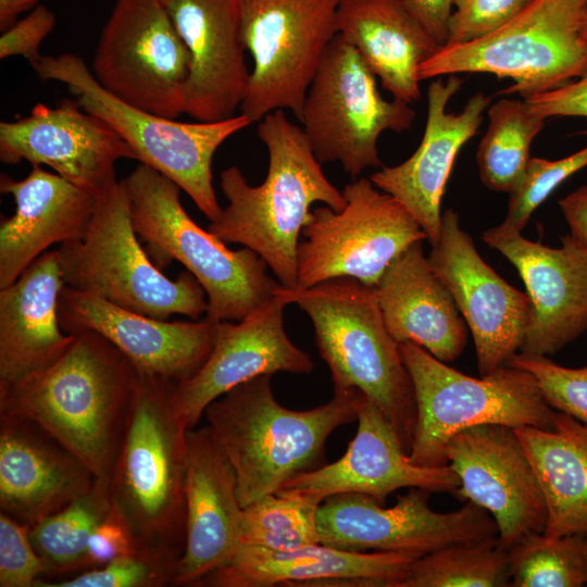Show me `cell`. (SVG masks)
Masks as SVG:
<instances>
[{"label":"cell","instance_id":"1","mask_svg":"<svg viewBox=\"0 0 587 587\" xmlns=\"http://www.w3.org/2000/svg\"><path fill=\"white\" fill-rule=\"evenodd\" d=\"M73 335L52 365L0 390V414L37 423L97 479L111 482L132 415L137 369L101 335Z\"/></svg>","mask_w":587,"mask_h":587},{"label":"cell","instance_id":"2","mask_svg":"<svg viewBox=\"0 0 587 587\" xmlns=\"http://www.w3.org/2000/svg\"><path fill=\"white\" fill-rule=\"evenodd\" d=\"M257 135L268 152V170L252 186L237 166L223 170L220 185L228 203L208 229L224 242L257 252L286 288L297 284L298 246L311 205L341 211L346 199L325 176L304 132L284 110L259 121Z\"/></svg>","mask_w":587,"mask_h":587},{"label":"cell","instance_id":"3","mask_svg":"<svg viewBox=\"0 0 587 587\" xmlns=\"http://www.w3.org/2000/svg\"><path fill=\"white\" fill-rule=\"evenodd\" d=\"M271 378L260 375L233 387L203 414L235 470L242 508L324 465L329 435L357 421L367 400L359 390L334 391L322 405L290 410L275 399Z\"/></svg>","mask_w":587,"mask_h":587},{"label":"cell","instance_id":"4","mask_svg":"<svg viewBox=\"0 0 587 587\" xmlns=\"http://www.w3.org/2000/svg\"><path fill=\"white\" fill-rule=\"evenodd\" d=\"M279 294L311 319L334 391H361L409 453L416 422L414 390L400 345L385 325L376 287L337 277L307 288L282 286Z\"/></svg>","mask_w":587,"mask_h":587},{"label":"cell","instance_id":"5","mask_svg":"<svg viewBox=\"0 0 587 587\" xmlns=\"http://www.w3.org/2000/svg\"><path fill=\"white\" fill-rule=\"evenodd\" d=\"M174 385L137 370L132 415L110 484L113 501L142 549L179 562L189 429L175 411Z\"/></svg>","mask_w":587,"mask_h":587},{"label":"cell","instance_id":"6","mask_svg":"<svg viewBox=\"0 0 587 587\" xmlns=\"http://www.w3.org/2000/svg\"><path fill=\"white\" fill-rule=\"evenodd\" d=\"M136 234L159 268L180 262L204 289L205 317L241 321L275 298L283 286L266 273V262L245 247L230 250L185 211L172 179L140 163L123 178Z\"/></svg>","mask_w":587,"mask_h":587},{"label":"cell","instance_id":"7","mask_svg":"<svg viewBox=\"0 0 587 587\" xmlns=\"http://www.w3.org/2000/svg\"><path fill=\"white\" fill-rule=\"evenodd\" d=\"M124 180L96 197L85 235L58 249L66 286L159 320L174 314L198 319L207 294L188 271L170 279L140 246Z\"/></svg>","mask_w":587,"mask_h":587},{"label":"cell","instance_id":"8","mask_svg":"<svg viewBox=\"0 0 587 587\" xmlns=\"http://www.w3.org/2000/svg\"><path fill=\"white\" fill-rule=\"evenodd\" d=\"M42 80L67 86L77 103L107 123L133 149L136 160L172 179L211 221L218 217L212 161L218 147L252 124L240 113L215 122L185 123L128 104L96 79L73 53L42 55L33 66Z\"/></svg>","mask_w":587,"mask_h":587},{"label":"cell","instance_id":"9","mask_svg":"<svg viewBox=\"0 0 587 587\" xmlns=\"http://www.w3.org/2000/svg\"><path fill=\"white\" fill-rule=\"evenodd\" d=\"M400 351L410 374L416 422L409 459L416 465H448L446 446L457 433L482 424L551 428L553 410L527 371L507 364L480 378L465 375L405 341Z\"/></svg>","mask_w":587,"mask_h":587},{"label":"cell","instance_id":"10","mask_svg":"<svg viewBox=\"0 0 587 587\" xmlns=\"http://www.w3.org/2000/svg\"><path fill=\"white\" fill-rule=\"evenodd\" d=\"M586 17L587 0H532L489 35L440 47L419 66L417 78L492 74L513 80L500 93L523 99L560 88L587 73Z\"/></svg>","mask_w":587,"mask_h":587},{"label":"cell","instance_id":"11","mask_svg":"<svg viewBox=\"0 0 587 587\" xmlns=\"http://www.w3.org/2000/svg\"><path fill=\"white\" fill-rule=\"evenodd\" d=\"M415 116L410 103L382 97L375 74L337 34L308 88L300 122L321 164L339 162L346 173L357 177L382 164L380 134L404 132Z\"/></svg>","mask_w":587,"mask_h":587},{"label":"cell","instance_id":"12","mask_svg":"<svg viewBox=\"0 0 587 587\" xmlns=\"http://www.w3.org/2000/svg\"><path fill=\"white\" fill-rule=\"evenodd\" d=\"M252 57L240 111L251 123L275 110L301 121L308 88L337 32L342 0H237Z\"/></svg>","mask_w":587,"mask_h":587},{"label":"cell","instance_id":"13","mask_svg":"<svg viewBox=\"0 0 587 587\" xmlns=\"http://www.w3.org/2000/svg\"><path fill=\"white\" fill-rule=\"evenodd\" d=\"M346 205L311 210L298 246L297 284L351 277L376 286L388 265L416 241L427 239L412 214L369 178L347 184Z\"/></svg>","mask_w":587,"mask_h":587},{"label":"cell","instance_id":"14","mask_svg":"<svg viewBox=\"0 0 587 587\" xmlns=\"http://www.w3.org/2000/svg\"><path fill=\"white\" fill-rule=\"evenodd\" d=\"M190 53L159 0H115L92 60L100 85L124 102L177 120Z\"/></svg>","mask_w":587,"mask_h":587},{"label":"cell","instance_id":"15","mask_svg":"<svg viewBox=\"0 0 587 587\" xmlns=\"http://www.w3.org/2000/svg\"><path fill=\"white\" fill-rule=\"evenodd\" d=\"M430 491L409 488L390 508L359 492L326 497L317 510L320 542L352 552H395L415 559L439 549L498 536L494 517L474 502L441 513Z\"/></svg>","mask_w":587,"mask_h":587},{"label":"cell","instance_id":"16","mask_svg":"<svg viewBox=\"0 0 587 587\" xmlns=\"http://www.w3.org/2000/svg\"><path fill=\"white\" fill-rule=\"evenodd\" d=\"M427 259L472 334L480 376L507 365L521 351L530 322L528 295L482 259L453 209L444 211L439 238Z\"/></svg>","mask_w":587,"mask_h":587},{"label":"cell","instance_id":"17","mask_svg":"<svg viewBox=\"0 0 587 587\" xmlns=\"http://www.w3.org/2000/svg\"><path fill=\"white\" fill-rule=\"evenodd\" d=\"M445 453L460 479L454 494L494 517L504 549L530 533H544L545 498L514 428L482 424L463 429L450 438Z\"/></svg>","mask_w":587,"mask_h":587},{"label":"cell","instance_id":"18","mask_svg":"<svg viewBox=\"0 0 587 587\" xmlns=\"http://www.w3.org/2000/svg\"><path fill=\"white\" fill-rule=\"evenodd\" d=\"M136 160L133 149L107 123L75 99L57 107L37 103L20 120L0 123V161L47 165L75 186L98 196L114 185L115 163Z\"/></svg>","mask_w":587,"mask_h":587},{"label":"cell","instance_id":"19","mask_svg":"<svg viewBox=\"0 0 587 587\" xmlns=\"http://www.w3.org/2000/svg\"><path fill=\"white\" fill-rule=\"evenodd\" d=\"M483 240L515 266L532 302L520 352L549 357L587 330V247L567 234L551 248L502 223Z\"/></svg>","mask_w":587,"mask_h":587},{"label":"cell","instance_id":"20","mask_svg":"<svg viewBox=\"0 0 587 587\" xmlns=\"http://www.w3.org/2000/svg\"><path fill=\"white\" fill-rule=\"evenodd\" d=\"M59 322L66 334L95 332L142 372L178 384L192 377L212 351L218 322L159 320L64 285Z\"/></svg>","mask_w":587,"mask_h":587},{"label":"cell","instance_id":"21","mask_svg":"<svg viewBox=\"0 0 587 587\" xmlns=\"http://www.w3.org/2000/svg\"><path fill=\"white\" fill-rule=\"evenodd\" d=\"M287 304L278 290L275 298L238 323L218 322L204 364L192 377L174 385V408L188 429L197 426L212 401L243 382L277 372H312L314 363L310 354L286 334Z\"/></svg>","mask_w":587,"mask_h":587},{"label":"cell","instance_id":"22","mask_svg":"<svg viewBox=\"0 0 587 587\" xmlns=\"http://www.w3.org/2000/svg\"><path fill=\"white\" fill-rule=\"evenodd\" d=\"M462 79L449 75L427 89V117L420 146L395 166L373 173L371 182L398 200L417 221L430 245L436 243L441 226V199L457 154L478 130L490 98L473 95L459 113L447 112V104L458 92Z\"/></svg>","mask_w":587,"mask_h":587},{"label":"cell","instance_id":"23","mask_svg":"<svg viewBox=\"0 0 587 587\" xmlns=\"http://www.w3.org/2000/svg\"><path fill=\"white\" fill-rule=\"evenodd\" d=\"M187 47L191 66L184 113L199 122L234 116L249 72L237 0H159Z\"/></svg>","mask_w":587,"mask_h":587},{"label":"cell","instance_id":"24","mask_svg":"<svg viewBox=\"0 0 587 587\" xmlns=\"http://www.w3.org/2000/svg\"><path fill=\"white\" fill-rule=\"evenodd\" d=\"M357 421V434L340 459L291 478L278 491L322 501L335 494L359 492L383 503L401 488L454 494L460 487L449 465L428 467L411 462L392 425L374 403L366 400Z\"/></svg>","mask_w":587,"mask_h":587},{"label":"cell","instance_id":"25","mask_svg":"<svg viewBox=\"0 0 587 587\" xmlns=\"http://www.w3.org/2000/svg\"><path fill=\"white\" fill-rule=\"evenodd\" d=\"M185 547L171 586H199L238 547L235 470L209 425L187 432Z\"/></svg>","mask_w":587,"mask_h":587},{"label":"cell","instance_id":"26","mask_svg":"<svg viewBox=\"0 0 587 587\" xmlns=\"http://www.w3.org/2000/svg\"><path fill=\"white\" fill-rule=\"evenodd\" d=\"M92 472L32 420L0 414V509L34 526L86 494Z\"/></svg>","mask_w":587,"mask_h":587},{"label":"cell","instance_id":"27","mask_svg":"<svg viewBox=\"0 0 587 587\" xmlns=\"http://www.w3.org/2000/svg\"><path fill=\"white\" fill-rule=\"evenodd\" d=\"M415 558L395 552H352L322 544L290 551L238 545L199 586L399 587Z\"/></svg>","mask_w":587,"mask_h":587},{"label":"cell","instance_id":"28","mask_svg":"<svg viewBox=\"0 0 587 587\" xmlns=\"http://www.w3.org/2000/svg\"><path fill=\"white\" fill-rule=\"evenodd\" d=\"M0 191L15 202L14 214L0 225L1 289L14 283L50 246L80 239L97 196L40 165H32L20 180L2 174Z\"/></svg>","mask_w":587,"mask_h":587},{"label":"cell","instance_id":"29","mask_svg":"<svg viewBox=\"0 0 587 587\" xmlns=\"http://www.w3.org/2000/svg\"><path fill=\"white\" fill-rule=\"evenodd\" d=\"M64 285L53 250L0 289V390L45 371L72 344L74 335L62 330L58 315Z\"/></svg>","mask_w":587,"mask_h":587},{"label":"cell","instance_id":"30","mask_svg":"<svg viewBox=\"0 0 587 587\" xmlns=\"http://www.w3.org/2000/svg\"><path fill=\"white\" fill-rule=\"evenodd\" d=\"M375 287L385 325L396 341L414 342L446 363L461 355L466 323L424 255L422 241L398 255Z\"/></svg>","mask_w":587,"mask_h":587},{"label":"cell","instance_id":"31","mask_svg":"<svg viewBox=\"0 0 587 587\" xmlns=\"http://www.w3.org/2000/svg\"><path fill=\"white\" fill-rule=\"evenodd\" d=\"M337 32L395 99H421L417 68L441 46L407 0H342Z\"/></svg>","mask_w":587,"mask_h":587},{"label":"cell","instance_id":"32","mask_svg":"<svg viewBox=\"0 0 587 587\" xmlns=\"http://www.w3.org/2000/svg\"><path fill=\"white\" fill-rule=\"evenodd\" d=\"M547 508L542 535L587 533V424L555 411L551 428H514Z\"/></svg>","mask_w":587,"mask_h":587},{"label":"cell","instance_id":"33","mask_svg":"<svg viewBox=\"0 0 587 587\" xmlns=\"http://www.w3.org/2000/svg\"><path fill=\"white\" fill-rule=\"evenodd\" d=\"M113 503L110 480L96 479L86 494L29 527V537L42 562L45 576L55 577L89 569V539Z\"/></svg>","mask_w":587,"mask_h":587},{"label":"cell","instance_id":"34","mask_svg":"<svg viewBox=\"0 0 587 587\" xmlns=\"http://www.w3.org/2000/svg\"><path fill=\"white\" fill-rule=\"evenodd\" d=\"M487 114L488 128L476 153L479 177L487 188L511 193L525 175L532 142L547 118L525 99H500Z\"/></svg>","mask_w":587,"mask_h":587},{"label":"cell","instance_id":"35","mask_svg":"<svg viewBox=\"0 0 587 587\" xmlns=\"http://www.w3.org/2000/svg\"><path fill=\"white\" fill-rule=\"evenodd\" d=\"M511 586L508 550L498 536L449 546L413 561L399 587Z\"/></svg>","mask_w":587,"mask_h":587},{"label":"cell","instance_id":"36","mask_svg":"<svg viewBox=\"0 0 587 587\" xmlns=\"http://www.w3.org/2000/svg\"><path fill=\"white\" fill-rule=\"evenodd\" d=\"M313 496L277 491L242 508L238 545L290 551L320 542L317 510Z\"/></svg>","mask_w":587,"mask_h":587},{"label":"cell","instance_id":"37","mask_svg":"<svg viewBox=\"0 0 587 587\" xmlns=\"http://www.w3.org/2000/svg\"><path fill=\"white\" fill-rule=\"evenodd\" d=\"M513 587L587 586V533L547 538L530 533L508 549Z\"/></svg>","mask_w":587,"mask_h":587},{"label":"cell","instance_id":"38","mask_svg":"<svg viewBox=\"0 0 587 587\" xmlns=\"http://www.w3.org/2000/svg\"><path fill=\"white\" fill-rule=\"evenodd\" d=\"M177 564L178 560L143 550L55 583L38 580L35 587H163L171 585Z\"/></svg>","mask_w":587,"mask_h":587},{"label":"cell","instance_id":"39","mask_svg":"<svg viewBox=\"0 0 587 587\" xmlns=\"http://www.w3.org/2000/svg\"><path fill=\"white\" fill-rule=\"evenodd\" d=\"M587 166V146L558 160L530 158L525 175L510 193L508 212L502 224L522 232L533 212L564 180Z\"/></svg>","mask_w":587,"mask_h":587},{"label":"cell","instance_id":"40","mask_svg":"<svg viewBox=\"0 0 587 587\" xmlns=\"http://www.w3.org/2000/svg\"><path fill=\"white\" fill-rule=\"evenodd\" d=\"M508 364L529 372L553 410L587 424V365L565 367L548 357L524 352L516 353Z\"/></svg>","mask_w":587,"mask_h":587},{"label":"cell","instance_id":"41","mask_svg":"<svg viewBox=\"0 0 587 587\" xmlns=\"http://www.w3.org/2000/svg\"><path fill=\"white\" fill-rule=\"evenodd\" d=\"M45 576L29 527L0 513V587H35Z\"/></svg>","mask_w":587,"mask_h":587},{"label":"cell","instance_id":"42","mask_svg":"<svg viewBox=\"0 0 587 587\" xmlns=\"http://www.w3.org/2000/svg\"><path fill=\"white\" fill-rule=\"evenodd\" d=\"M532 0H453L446 45L479 39L497 30ZM445 45V46H446Z\"/></svg>","mask_w":587,"mask_h":587},{"label":"cell","instance_id":"43","mask_svg":"<svg viewBox=\"0 0 587 587\" xmlns=\"http://www.w3.org/2000/svg\"><path fill=\"white\" fill-rule=\"evenodd\" d=\"M55 25L54 13L37 5L24 18L14 23L0 37V59L21 55L33 67L40 59V46Z\"/></svg>","mask_w":587,"mask_h":587},{"label":"cell","instance_id":"44","mask_svg":"<svg viewBox=\"0 0 587 587\" xmlns=\"http://www.w3.org/2000/svg\"><path fill=\"white\" fill-rule=\"evenodd\" d=\"M140 551L143 549L129 523L113 503L111 511L97 526L89 539V569L102 566L117 558Z\"/></svg>","mask_w":587,"mask_h":587},{"label":"cell","instance_id":"45","mask_svg":"<svg viewBox=\"0 0 587 587\" xmlns=\"http://www.w3.org/2000/svg\"><path fill=\"white\" fill-rule=\"evenodd\" d=\"M540 115L587 117V73L553 90L525 99Z\"/></svg>","mask_w":587,"mask_h":587},{"label":"cell","instance_id":"46","mask_svg":"<svg viewBox=\"0 0 587 587\" xmlns=\"http://www.w3.org/2000/svg\"><path fill=\"white\" fill-rule=\"evenodd\" d=\"M412 12L442 47L448 39V24L453 0H407Z\"/></svg>","mask_w":587,"mask_h":587},{"label":"cell","instance_id":"47","mask_svg":"<svg viewBox=\"0 0 587 587\" xmlns=\"http://www.w3.org/2000/svg\"><path fill=\"white\" fill-rule=\"evenodd\" d=\"M570 227V235L587 247V185L580 186L559 200Z\"/></svg>","mask_w":587,"mask_h":587},{"label":"cell","instance_id":"48","mask_svg":"<svg viewBox=\"0 0 587 587\" xmlns=\"http://www.w3.org/2000/svg\"><path fill=\"white\" fill-rule=\"evenodd\" d=\"M39 0H0V30L3 33L17 22V16L34 8Z\"/></svg>","mask_w":587,"mask_h":587},{"label":"cell","instance_id":"49","mask_svg":"<svg viewBox=\"0 0 587 587\" xmlns=\"http://www.w3.org/2000/svg\"><path fill=\"white\" fill-rule=\"evenodd\" d=\"M583 37L587 40V17L584 22V26H583Z\"/></svg>","mask_w":587,"mask_h":587}]
</instances>
